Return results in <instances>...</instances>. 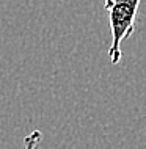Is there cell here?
<instances>
[{"label":"cell","mask_w":146,"mask_h":149,"mask_svg":"<svg viewBox=\"0 0 146 149\" xmlns=\"http://www.w3.org/2000/svg\"><path fill=\"white\" fill-rule=\"evenodd\" d=\"M104 8L108 13L112 31V44L108 47V58L112 64H118L123 57L121 44L135 30V19L138 14L140 0H107Z\"/></svg>","instance_id":"6da1fadb"},{"label":"cell","mask_w":146,"mask_h":149,"mask_svg":"<svg viewBox=\"0 0 146 149\" xmlns=\"http://www.w3.org/2000/svg\"><path fill=\"white\" fill-rule=\"evenodd\" d=\"M43 140V132L41 130H33L24 138V148L22 149H38L39 143Z\"/></svg>","instance_id":"7a4b0ae2"}]
</instances>
